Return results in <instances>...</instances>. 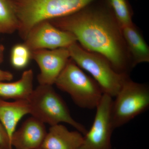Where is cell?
I'll use <instances>...</instances> for the list:
<instances>
[{"mask_svg":"<svg viewBox=\"0 0 149 149\" xmlns=\"http://www.w3.org/2000/svg\"><path fill=\"white\" fill-rule=\"evenodd\" d=\"M49 21L73 34L86 50L105 58L118 73L129 75L133 68L122 26L107 0H97L74 13Z\"/></svg>","mask_w":149,"mask_h":149,"instance_id":"1","label":"cell"},{"mask_svg":"<svg viewBox=\"0 0 149 149\" xmlns=\"http://www.w3.org/2000/svg\"><path fill=\"white\" fill-rule=\"evenodd\" d=\"M18 20V31L23 40L36 24L67 16L97 0H11Z\"/></svg>","mask_w":149,"mask_h":149,"instance_id":"2","label":"cell"},{"mask_svg":"<svg viewBox=\"0 0 149 149\" xmlns=\"http://www.w3.org/2000/svg\"><path fill=\"white\" fill-rule=\"evenodd\" d=\"M30 114L51 126L65 123L71 125L84 136L88 130L71 116L64 100L52 85H39L28 98Z\"/></svg>","mask_w":149,"mask_h":149,"instance_id":"3","label":"cell"},{"mask_svg":"<svg viewBox=\"0 0 149 149\" xmlns=\"http://www.w3.org/2000/svg\"><path fill=\"white\" fill-rule=\"evenodd\" d=\"M54 84L69 95L77 106L85 109H96L104 94L95 80L70 58Z\"/></svg>","mask_w":149,"mask_h":149,"instance_id":"4","label":"cell"},{"mask_svg":"<svg viewBox=\"0 0 149 149\" xmlns=\"http://www.w3.org/2000/svg\"><path fill=\"white\" fill-rule=\"evenodd\" d=\"M67 49L70 58L81 69L91 74L104 93L115 97L129 75L118 73L105 58L98 54L86 50L77 42Z\"/></svg>","mask_w":149,"mask_h":149,"instance_id":"5","label":"cell"},{"mask_svg":"<svg viewBox=\"0 0 149 149\" xmlns=\"http://www.w3.org/2000/svg\"><path fill=\"white\" fill-rule=\"evenodd\" d=\"M113 100L111 115L114 129L121 127L149 107V87L145 83L125 79Z\"/></svg>","mask_w":149,"mask_h":149,"instance_id":"6","label":"cell"},{"mask_svg":"<svg viewBox=\"0 0 149 149\" xmlns=\"http://www.w3.org/2000/svg\"><path fill=\"white\" fill-rule=\"evenodd\" d=\"M113 98L104 94L96 107V114L90 130L84 136L80 149H112V134L114 130L112 121Z\"/></svg>","mask_w":149,"mask_h":149,"instance_id":"7","label":"cell"},{"mask_svg":"<svg viewBox=\"0 0 149 149\" xmlns=\"http://www.w3.org/2000/svg\"><path fill=\"white\" fill-rule=\"evenodd\" d=\"M77 40L72 33L57 28L49 21L40 22L29 31L24 44L30 51L68 48Z\"/></svg>","mask_w":149,"mask_h":149,"instance_id":"8","label":"cell"},{"mask_svg":"<svg viewBox=\"0 0 149 149\" xmlns=\"http://www.w3.org/2000/svg\"><path fill=\"white\" fill-rule=\"evenodd\" d=\"M31 58L40 68V85H53L70 58L67 48L31 51Z\"/></svg>","mask_w":149,"mask_h":149,"instance_id":"9","label":"cell"},{"mask_svg":"<svg viewBox=\"0 0 149 149\" xmlns=\"http://www.w3.org/2000/svg\"><path fill=\"white\" fill-rule=\"evenodd\" d=\"M47 133L45 123L32 116L15 132L12 146L15 149L41 148Z\"/></svg>","mask_w":149,"mask_h":149,"instance_id":"10","label":"cell"},{"mask_svg":"<svg viewBox=\"0 0 149 149\" xmlns=\"http://www.w3.org/2000/svg\"><path fill=\"white\" fill-rule=\"evenodd\" d=\"M84 136L76 130L70 131L62 124L51 126L42 144V149H80Z\"/></svg>","mask_w":149,"mask_h":149,"instance_id":"11","label":"cell"},{"mask_svg":"<svg viewBox=\"0 0 149 149\" xmlns=\"http://www.w3.org/2000/svg\"><path fill=\"white\" fill-rule=\"evenodd\" d=\"M28 114H30V107L27 100L10 102L0 98V121L6 131L11 146L12 139L17 124L22 117Z\"/></svg>","mask_w":149,"mask_h":149,"instance_id":"12","label":"cell"},{"mask_svg":"<svg viewBox=\"0 0 149 149\" xmlns=\"http://www.w3.org/2000/svg\"><path fill=\"white\" fill-rule=\"evenodd\" d=\"M123 38L133 68L149 62V47L141 31L134 23L122 27Z\"/></svg>","mask_w":149,"mask_h":149,"instance_id":"13","label":"cell"},{"mask_svg":"<svg viewBox=\"0 0 149 149\" xmlns=\"http://www.w3.org/2000/svg\"><path fill=\"white\" fill-rule=\"evenodd\" d=\"M34 74L32 70H25L15 82H0V98L15 100H28L33 90Z\"/></svg>","mask_w":149,"mask_h":149,"instance_id":"14","label":"cell"},{"mask_svg":"<svg viewBox=\"0 0 149 149\" xmlns=\"http://www.w3.org/2000/svg\"><path fill=\"white\" fill-rule=\"evenodd\" d=\"M18 20L11 0H0V34H11L17 31Z\"/></svg>","mask_w":149,"mask_h":149,"instance_id":"15","label":"cell"},{"mask_svg":"<svg viewBox=\"0 0 149 149\" xmlns=\"http://www.w3.org/2000/svg\"><path fill=\"white\" fill-rule=\"evenodd\" d=\"M122 27L133 23V11L128 0H107Z\"/></svg>","mask_w":149,"mask_h":149,"instance_id":"16","label":"cell"},{"mask_svg":"<svg viewBox=\"0 0 149 149\" xmlns=\"http://www.w3.org/2000/svg\"><path fill=\"white\" fill-rule=\"evenodd\" d=\"M31 58V51L24 43L14 46L10 53V62L14 68L22 69L27 66Z\"/></svg>","mask_w":149,"mask_h":149,"instance_id":"17","label":"cell"},{"mask_svg":"<svg viewBox=\"0 0 149 149\" xmlns=\"http://www.w3.org/2000/svg\"><path fill=\"white\" fill-rule=\"evenodd\" d=\"M6 131L0 121V148L1 149H12Z\"/></svg>","mask_w":149,"mask_h":149,"instance_id":"18","label":"cell"},{"mask_svg":"<svg viewBox=\"0 0 149 149\" xmlns=\"http://www.w3.org/2000/svg\"><path fill=\"white\" fill-rule=\"evenodd\" d=\"M13 77V74L11 72L0 69V82L10 81Z\"/></svg>","mask_w":149,"mask_h":149,"instance_id":"19","label":"cell"},{"mask_svg":"<svg viewBox=\"0 0 149 149\" xmlns=\"http://www.w3.org/2000/svg\"><path fill=\"white\" fill-rule=\"evenodd\" d=\"M4 51V48L3 46L0 45V64L3 62V60Z\"/></svg>","mask_w":149,"mask_h":149,"instance_id":"20","label":"cell"},{"mask_svg":"<svg viewBox=\"0 0 149 149\" xmlns=\"http://www.w3.org/2000/svg\"><path fill=\"white\" fill-rule=\"evenodd\" d=\"M41 149V148H40V149Z\"/></svg>","mask_w":149,"mask_h":149,"instance_id":"21","label":"cell"},{"mask_svg":"<svg viewBox=\"0 0 149 149\" xmlns=\"http://www.w3.org/2000/svg\"><path fill=\"white\" fill-rule=\"evenodd\" d=\"M0 149H1V148H0Z\"/></svg>","mask_w":149,"mask_h":149,"instance_id":"22","label":"cell"}]
</instances>
